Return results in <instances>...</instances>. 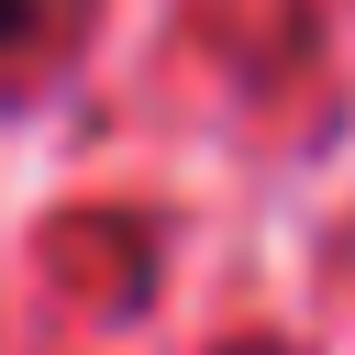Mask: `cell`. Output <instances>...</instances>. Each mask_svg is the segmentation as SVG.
I'll return each mask as SVG.
<instances>
[{
	"instance_id": "obj_1",
	"label": "cell",
	"mask_w": 355,
	"mask_h": 355,
	"mask_svg": "<svg viewBox=\"0 0 355 355\" xmlns=\"http://www.w3.org/2000/svg\"><path fill=\"white\" fill-rule=\"evenodd\" d=\"M33 33V0H0V44H22Z\"/></svg>"
}]
</instances>
